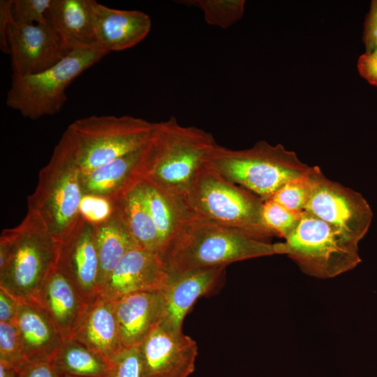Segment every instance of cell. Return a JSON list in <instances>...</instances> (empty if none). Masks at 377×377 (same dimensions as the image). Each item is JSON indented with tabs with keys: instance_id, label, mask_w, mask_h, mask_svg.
<instances>
[{
	"instance_id": "6da1fadb",
	"label": "cell",
	"mask_w": 377,
	"mask_h": 377,
	"mask_svg": "<svg viewBox=\"0 0 377 377\" xmlns=\"http://www.w3.org/2000/svg\"><path fill=\"white\" fill-rule=\"evenodd\" d=\"M275 254H284L283 242L272 244L237 228L188 216L162 258L170 273L178 274Z\"/></svg>"
},
{
	"instance_id": "7a4b0ae2",
	"label": "cell",
	"mask_w": 377,
	"mask_h": 377,
	"mask_svg": "<svg viewBox=\"0 0 377 377\" xmlns=\"http://www.w3.org/2000/svg\"><path fill=\"white\" fill-rule=\"evenodd\" d=\"M216 144L212 133L175 117L154 123L145 179L182 205Z\"/></svg>"
},
{
	"instance_id": "3957f363",
	"label": "cell",
	"mask_w": 377,
	"mask_h": 377,
	"mask_svg": "<svg viewBox=\"0 0 377 377\" xmlns=\"http://www.w3.org/2000/svg\"><path fill=\"white\" fill-rule=\"evenodd\" d=\"M205 165L263 202L287 182L308 174L312 168L302 163L294 151L265 140L242 150L216 144L208 153Z\"/></svg>"
},
{
	"instance_id": "277c9868",
	"label": "cell",
	"mask_w": 377,
	"mask_h": 377,
	"mask_svg": "<svg viewBox=\"0 0 377 377\" xmlns=\"http://www.w3.org/2000/svg\"><path fill=\"white\" fill-rule=\"evenodd\" d=\"M154 126L131 115H93L71 123L58 143L85 173L143 146Z\"/></svg>"
},
{
	"instance_id": "5b68a950",
	"label": "cell",
	"mask_w": 377,
	"mask_h": 377,
	"mask_svg": "<svg viewBox=\"0 0 377 377\" xmlns=\"http://www.w3.org/2000/svg\"><path fill=\"white\" fill-rule=\"evenodd\" d=\"M263 201L204 165L182 202L188 216L237 228L267 240L274 236L264 224Z\"/></svg>"
},
{
	"instance_id": "8992f818",
	"label": "cell",
	"mask_w": 377,
	"mask_h": 377,
	"mask_svg": "<svg viewBox=\"0 0 377 377\" xmlns=\"http://www.w3.org/2000/svg\"><path fill=\"white\" fill-rule=\"evenodd\" d=\"M12 230L13 249L0 269V288L17 300L37 302L45 280L57 267L59 243L40 217L29 209Z\"/></svg>"
},
{
	"instance_id": "52a82bcc",
	"label": "cell",
	"mask_w": 377,
	"mask_h": 377,
	"mask_svg": "<svg viewBox=\"0 0 377 377\" xmlns=\"http://www.w3.org/2000/svg\"><path fill=\"white\" fill-rule=\"evenodd\" d=\"M82 172L60 144L55 146L47 164L39 172L38 184L28 196V209L36 212L59 243L75 229L82 216L84 193Z\"/></svg>"
},
{
	"instance_id": "ba28073f",
	"label": "cell",
	"mask_w": 377,
	"mask_h": 377,
	"mask_svg": "<svg viewBox=\"0 0 377 377\" xmlns=\"http://www.w3.org/2000/svg\"><path fill=\"white\" fill-rule=\"evenodd\" d=\"M107 54L97 47L74 50L44 71L24 76L13 74L6 105L33 120L59 113L67 100L68 86Z\"/></svg>"
},
{
	"instance_id": "9c48e42d",
	"label": "cell",
	"mask_w": 377,
	"mask_h": 377,
	"mask_svg": "<svg viewBox=\"0 0 377 377\" xmlns=\"http://www.w3.org/2000/svg\"><path fill=\"white\" fill-rule=\"evenodd\" d=\"M283 244L284 254L302 272L319 279L335 277L361 262L358 242L305 211L297 228Z\"/></svg>"
},
{
	"instance_id": "30bf717a",
	"label": "cell",
	"mask_w": 377,
	"mask_h": 377,
	"mask_svg": "<svg viewBox=\"0 0 377 377\" xmlns=\"http://www.w3.org/2000/svg\"><path fill=\"white\" fill-rule=\"evenodd\" d=\"M304 211L358 243L367 234L373 217L369 204L360 193L327 179L320 168Z\"/></svg>"
},
{
	"instance_id": "8fae6325",
	"label": "cell",
	"mask_w": 377,
	"mask_h": 377,
	"mask_svg": "<svg viewBox=\"0 0 377 377\" xmlns=\"http://www.w3.org/2000/svg\"><path fill=\"white\" fill-rule=\"evenodd\" d=\"M138 347L142 377H188L195 371L197 344L182 330L159 324Z\"/></svg>"
},
{
	"instance_id": "7c38bea8",
	"label": "cell",
	"mask_w": 377,
	"mask_h": 377,
	"mask_svg": "<svg viewBox=\"0 0 377 377\" xmlns=\"http://www.w3.org/2000/svg\"><path fill=\"white\" fill-rule=\"evenodd\" d=\"M8 40L13 74L20 76L44 71L71 52L47 22L26 24L14 22Z\"/></svg>"
},
{
	"instance_id": "4fadbf2b",
	"label": "cell",
	"mask_w": 377,
	"mask_h": 377,
	"mask_svg": "<svg viewBox=\"0 0 377 377\" xmlns=\"http://www.w3.org/2000/svg\"><path fill=\"white\" fill-rule=\"evenodd\" d=\"M170 276L159 254L135 247L121 259L98 294L114 302L133 293L162 291L167 287Z\"/></svg>"
},
{
	"instance_id": "5bb4252c",
	"label": "cell",
	"mask_w": 377,
	"mask_h": 377,
	"mask_svg": "<svg viewBox=\"0 0 377 377\" xmlns=\"http://www.w3.org/2000/svg\"><path fill=\"white\" fill-rule=\"evenodd\" d=\"M150 139L141 147L90 172L82 173L84 195H96L114 202L145 180L150 161Z\"/></svg>"
},
{
	"instance_id": "9a60e30c",
	"label": "cell",
	"mask_w": 377,
	"mask_h": 377,
	"mask_svg": "<svg viewBox=\"0 0 377 377\" xmlns=\"http://www.w3.org/2000/svg\"><path fill=\"white\" fill-rule=\"evenodd\" d=\"M57 267L91 300L100 290V260L94 237V226L84 220L62 243Z\"/></svg>"
},
{
	"instance_id": "2e32d148",
	"label": "cell",
	"mask_w": 377,
	"mask_h": 377,
	"mask_svg": "<svg viewBox=\"0 0 377 377\" xmlns=\"http://www.w3.org/2000/svg\"><path fill=\"white\" fill-rule=\"evenodd\" d=\"M93 20L97 45L109 53L136 45L148 35L150 17L136 10H119L94 0Z\"/></svg>"
},
{
	"instance_id": "e0dca14e",
	"label": "cell",
	"mask_w": 377,
	"mask_h": 377,
	"mask_svg": "<svg viewBox=\"0 0 377 377\" xmlns=\"http://www.w3.org/2000/svg\"><path fill=\"white\" fill-rule=\"evenodd\" d=\"M37 302L66 339L73 337L91 300L85 298L74 283L56 267L45 280Z\"/></svg>"
},
{
	"instance_id": "ac0fdd59",
	"label": "cell",
	"mask_w": 377,
	"mask_h": 377,
	"mask_svg": "<svg viewBox=\"0 0 377 377\" xmlns=\"http://www.w3.org/2000/svg\"><path fill=\"white\" fill-rule=\"evenodd\" d=\"M225 267L170 274L163 290V316L160 325L172 330H182L186 314L195 302L209 293L221 280Z\"/></svg>"
},
{
	"instance_id": "d6986e66",
	"label": "cell",
	"mask_w": 377,
	"mask_h": 377,
	"mask_svg": "<svg viewBox=\"0 0 377 377\" xmlns=\"http://www.w3.org/2000/svg\"><path fill=\"white\" fill-rule=\"evenodd\" d=\"M114 304L124 348L139 346L163 316V290L130 293Z\"/></svg>"
},
{
	"instance_id": "ffe728a7",
	"label": "cell",
	"mask_w": 377,
	"mask_h": 377,
	"mask_svg": "<svg viewBox=\"0 0 377 377\" xmlns=\"http://www.w3.org/2000/svg\"><path fill=\"white\" fill-rule=\"evenodd\" d=\"M15 323L29 362L51 361L64 338L36 301L18 300Z\"/></svg>"
},
{
	"instance_id": "44dd1931",
	"label": "cell",
	"mask_w": 377,
	"mask_h": 377,
	"mask_svg": "<svg viewBox=\"0 0 377 377\" xmlns=\"http://www.w3.org/2000/svg\"><path fill=\"white\" fill-rule=\"evenodd\" d=\"M73 337L110 362L124 349L114 302L95 296Z\"/></svg>"
},
{
	"instance_id": "7402d4cb",
	"label": "cell",
	"mask_w": 377,
	"mask_h": 377,
	"mask_svg": "<svg viewBox=\"0 0 377 377\" xmlns=\"http://www.w3.org/2000/svg\"><path fill=\"white\" fill-rule=\"evenodd\" d=\"M93 3L94 0L52 1L47 22L69 51L99 47L94 34Z\"/></svg>"
},
{
	"instance_id": "603a6c76",
	"label": "cell",
	"mask_w": 377,
	"mask_h": 377,
	"mask_svg": "<svg viewBox=\"0 0 377 377\" xmlns=\"http://www.w3.org/2000/svg\"><path fill=\"white\" fill-rule=\"evenodd\" d=\"M94 226L100 260L101 288L124 256L138 246L114 205L111 215Z\"/></svg>"
},
{
	"instance_id": "cb8c5ba5",
	"label": "cell",
	"mask_w": 377,
	"mask_h": 377,
	"mask_svg": "<svg viewBox=\"0 0 377 377\" xmlns=\"http://www.w3.org/2000/svg\"><path fill=\"white\" fill-rule=\"evenodd\" d=\"M113 202L137 246L161 256V240L139 184Z\"/></svg>"
},
{
	"instance_id": "d4e9b609",
	"label": "cell",
	"mask_w": 377,
	"mask_h": 377,
	"mask_svg": "<svg viewBox=\"0 0 377 377\" xmlns=\"http://www.w3.org/2000/svg\"><path fill=\"white\" fill-rule=\"evenodd\" d=\"M139 187L161 240L162 257L172 246L188 216L180 203L149 181L143 180Z\"/></svg>"
},
{
	"instance_id": "484cf974",
	"label": "cell",
	"mask_w": 377,
	"mask_h": 377,
	"mask_svg": "<svg viewBox=\"0 0 377 377\" xmlns=\"http://www.w3.org/2000/svg\"><path fill=\"white\" fill-rule=\"evenodd\" d=\"M61 374L104 377L109 362L73 337L66 339L51 360Z\"/></svg>"
},
{
	"instance_id": "4316f807",
	"label": "cell",
	"mask_w": 377,
	"mask_h": 377,
	"mask_svg": "<svg viewBox=\"0 0 377 377\" xmlns=\"http://www.w3.org/2000/svg\"><path fill=\"white\" fill-rule=\"evenodd\" d=\"M177 3L200 9L207 24L223 29L242 17L245 5L244 0H183Z\"/></svg>"
},
{
	"instance_id": "83f0119b",
	"label": "cell",
	"mask_w": 377,
	"mask_h": 377,
	"mask_svg": "<svg viewBox=\"0 0 377 377\" xmlns=\"http://www.w3.org/2000/svg\"><path fill=\"white\" fill-rule=\"evenodd\" d=\"M319 168L313 166L308 174L287 182L270 199L290 211L302 212L311 197Z\"/></svg>"
},
{
	"instance_id": "f1b7e54d",
	"label": "cell",
	"mask_w": 377,
	"mask_h": 377,
	"mask_svg": "<svg viewBox=\"0 0 377 377\" xmlns=\"http://www.w3.org/2000/svg\"><path fill=\"white\" fill-rule=\"evenodd\" d=\"M302 212L290 211L272 199L263 202L261 216L265 226L274 236L287 239L298 226Z\"/></svg>"
},
{
	"instance_id": "f546056e",
	"label": "cell",
	"mask_w": 377,
	"mask_h": 377,
	"mask_svg": "<svg viewBox=\"0 0 377 377\" xmlns=\"http://www.w3.org/2000/svg\"><path fill=\"white\" fill-rule=\"evenodd\" d=\"M0 360L18 370L29 362L15 322H0Z\"/></svg>"
},
{
	"instance_id": "4dcf8cb0",
	"label": "cell",
	"mask_w": 377,
	"mask_h": 377,
	"mask_svg": "<svg viewBox=\"0 0 377 377\" xmlns=\"http://www.w3.org/2000/svg\"><path fill=\"white\" fill-rule=\"evenodd\" d=\"M104 377H142L138 346L124 348L115 355Z\"/></svg>"
},
{
	"instance_id": "1f68e13d",
	"label": "cell",
	"mask_w": 377,
	"mask_h": 377,
	"mask_svg": "<svg viewBox=\"0 0 377 377\" xmlns=\"http://www.w3.org/2000/svg\"><path fill=\"white\" fill-rule=\"evenodd\" d=\"M52 0H13L15 22L36 24L47 23V13Z\"/></svg>"
},
{
	"instance_id": "d6a6232c",
	"label": "cell",
	"mask_w": 377,
	"mask_h": 377,
	"mask_svg": "<svg viewBox=\"0 0 377 377\" xmlns=\"http://www.w3.org/2000/svg\"><path fill=\"white\" fill-rule=\"evenodd\" d=\"M114 209L113 202L96 195H84L80 212L82 218L96 225L106 220Z\"/></svg>"
},
{
	"instance_id": "836d02e7",
	"label": "cell",
	"mask_w": 377,
	"mask_h": 377,
	"mask_svg": "<svg viewBox=\"0 0 377 377\" xmlns=\"http://www.w3.org/2000/svg\"><path fill=\"white\" fill-rule=\"evenodd\" d=\"M13 2V0L0 1V48L3 52L9 54L8 34L11 25L15 22Z\"/></svg>"
},
{
	"instance_id": "e575fe53",
	"label": "cell",
	"mask_w": 377,
	"mask_h": 377,
	"mask_svg": "<svg viewBox=\"0 0 377 377\" xmlns=\"http://www.w3.org/2000/svg\"><path fill=\"white\" fill-rule=\"evenodd\" d=\"M357 69L368 82L377 86V45L359 57Z\"/></svg>"
},
{
	"instance_id": "d590c367",
	"label": "cell",
	"mask_w": 377,
	"mask_h": 377,
	"mask_svg": "<svg viewBox=\"0 0 377 377\" xmlns=\"http://www.w3.org/2000/svg\"><path fill=\"white\" fill-rule=\"evenodd\" d=\"M20 377H61L52 361L29 362L20 370Z\"/></svg>"
},
{
	"instance_id": "8d00e7d4",
	"label": "cell",
	"mask_w": 377,
	"mask_h": 377,
	"mask_svg": "<svg viewBox=\"0 0 377 377\" xmlns=\"http://www.w3.org/2000/svg\"><path fill=\"white\" fill-rule=\"evenodd\" d=\"M362 39L367 51L377 45V0L371 3L364 22Z\"/></svg>"
},
{
	"instance_id": "74e56055",
	"label": "cell",
	"mask_w": 377,
	"mask_h": 377,
	"mask_svg": "<svg viewBox=\"0 0 377 377\" xmlns=\"http://www.w3.org/2000/svg\"><path fill=\"white\" fill-rule=\"evenodd\" d=\"M18 300L0 288V322H15Z\"/></svg>"
},
{
	"instance_id": "f35d334b",
	"label": "cell",
	"mask_w": 377,
	"mask_h": 377,
	"mask_svg": "<svg viewBox=\"0 0 377 377\" xmlns=\"http://www.w3.org/2000/svg\"><path fill=\"white\" fill-rule=\"evenodd\" d=\"M0 377H20V370L0 360Z\"/></svg>"
},
{
	"instance_id": "ab89813d",
	"label": "cell",
	"mask_w": 377,
	"mask_h": 377,
	"mask_svg": "<svg viewBox=\"0 0 377 377\" xmlns=\"http://www.w3.org/2000/svg\"><path fill=\"white\" fill-rule=\"evenodd\" d=\"M61 377H77V376H70L67 374H61Z\"/></svg>"
}]
</instances>
